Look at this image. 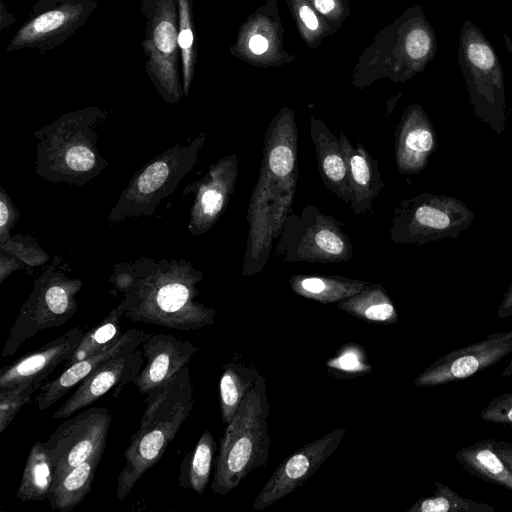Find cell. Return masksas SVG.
<instances>
[{
	"mask_svg": "<svg viewBox=\"0 0 512 512\" xmlns=\"http://www.w3.org/2000/svg\"><path fill=\"white\" fill-rule=\"evenodd\" d=\"M134 277L122 293L124 317L176 330H197L214 323L217 311L198 302L203 272L186 259L139 258Z\"/></svg>",
	"mask_w": 512,
	"mask_h": 512,
	"instance_id": "cell-1",
	"label": "cell"
},
{
	"mask_svg": "<svg viewBox=\"0 0 512 512\" xmlns=\"http://www.w3.org/2000/svg\"><path fill=\"white\" fill-rule=\"evenodd\" d=\"M107 116L99 107H86L35 131L37 175L50 183L83 186L101 174L108 162L97 146L98 126Z\"/></svg>",
	"mask_w": 512,
	"mask_h": 512,
	"instance_id": "cell-2",
	"label": "cell"
},
{
	"mask_svg": "<svg viewBox=\"0 0 512 512\" xmlns=\"http://www.w3.org/2000/svg\"><path fill=\"white\" fill-rule=\"evenodd\" d=\"M193 407V384L189 365L171 380L147 394L140 426L132 435L117 478L116 496H128L141 476L163 456Z\"/></svg>",
	"mask_w": 512,
	"mask_h": 512,
	"instance_id": "cell-3",
	"label": "cell"
},
{
	"mask_svg": "<svg viewBox=\"0 0 512 512\" xmlns=\"http://www.w3.org/2000/svg\"><path fill=\"white\" fill-rule=\"evenodd\" d=\"M269 412L266 381L259 374L226 426L215 463L213 492L226 495L255 469L266 466L270 445Z\"/></svg>",
	"mask_w": 512,
	"mask_h": 512,
	"instance_id": "cell-4",
	"label": "cell"
},
{
	"mask_svg": "<svg viewBox=\"0 0 512 512\" xmlns=\"http://www.w3.org/2000/svg\"><path fill=\"white\" fill-rule=\"evenodd\" d=\"M68 261L55 255L45 270L34 280L32 291L20 308L2 357L13 355L38 332L66 323L77 311L76 295L83 281L71 278Z\"/></svg>",
	"mask_w": 512,
	"mask_h": 512,
	"instance_id": "cell-5",
	"label": "cell"
},
{
	"mask_svg": "<svg viewBox=\"0 0 512 512\" xmlns=\"http://www.w3.org/2000/svg\"><path fill=\"white\" fill-rule=\"evenodd\" d=\"M207 137V133L201 132L190 143L168 148L136 171L111 209L108 221L119 223L154 214L160 202L192 170Z\"/></svg>",
	"mask_w": 512,
	"mask_h": 512,
	"instance_id": "cell-6",
	"label": "cell"
},
{
	"mask_svg": "<svg viewBox=\"0 0 512 512\" xmlns=\"http://www.w3.org/2000/svg\"><path fill=\"white\" fill-rule=\"evenodd\" d=\"M457 57L474 114L501 134L507 119L503 68L490 41L469 19L461 27Z\"/></svg>",
	"mask_w": 512,
	"mask_h": 512,
	"instance_id": "cell-7",
	"label": "cell"
},
{
	"mask_svg": "<svg viewBox=\"0 0 512 512\" xmlns=\"http://www.w3.org/2000/svg\"><path fill=\"white\" fill-rule=\"evenodd\" d=\"M344 224L314 205L284 220L275 257L284 262L340 263L353 256V245Z\"/></svg>",
	"mask_w": 512,
	"mask_h": 512,
	"instance_id": "cell-8",
	"label": "cell"
},
{
	"mask_svg": "<svg viewBox=\"0 0 512 512\" xmlns=\"http://www.w3.org/2000/svg\"><path fill=\"white\" fill-rule=\"evenodd\" d=\"M474 217V212L455 197L421 193L402 200L395 208L388 236L394 243L415 245L456 238Z\"/></svg>",
	"mask_w": 512,
	"mask_h": 512,
	"instance_id": "cell-9",
	"label": "cell"
},
{
	"mask_svg": "<svg viewBox=\"0 0 512 512\" xmlns=\"http://www.w3.org/2000/svg\"><path fill=\"white\" fill-rule=\"evenodd\" d=\"M145 39L142 42L147 74L167 104L180 101L178 10L176 0H149Z\"/></svg>",
	"mask_w": 512,
	"mask_h": 512,
	"instance_id": "cell-10",
	"label": "cell"
},
{
	"mask_svg": "<svg viewBox=\"0 0 512 512\" xmlns=\"http://www.w3.org/2000/svg\"><path fill=\"white\" fill-rule=\"evenodd\" d=\"M112 414L106 407H90L62 422L44 442L54 479L67 470L103 454ZM54 481V480H53Z\"/></svg>",
	"mask_w": 512,
	"mask_h": 512,
	"instance_id": "cell-11",
	"label": "cell"
},
{
	"mask_svg": "<svg viewBox=\"0 0 512 512\" xmlns=\"http://www.w3.org/2000/svg\"><path fill=\"white\" fill-rule=\"evenodd\" d=\"M297 154L298 128L293 112L282 110L266 130L257 183L276 197L295 194Z\"/></svg>",
	"mask_w": 512,
	"mask_h": 512,
	"instance_id": "cell-12",
	"label": "cell"
},
{
	"mask_svg": "<svg viewBox=\"0 0 512 512\" xmlns=\"http://www.w3.org/2000/svg\"><path fill=\"white\" fill-rule=\"evenodd\" d=\"M512 353V330L495 332L479 342L441 356L413 380L417 387H434L474 376Z\"/></svg>",
	"mask_w": 512,
	"mask_h": 512,
	"instance_id": "cell-13",
	"label": "cell"
},
{
	"mask_svg": "<svg viewBox=\"0 0 512 512\" xmlns=\"http://www.w3.org/2000/svg\"><path fill=\"white\" fill-rule=\"evenodd\" d=\"M345 434L339 427L285 458L258 493L253 509L263 510L301 487L338 448Z\"/></svg>",
	"mask_w": 512,
	"mask_h": 512,
	"instance_id": "cell-14",
	"label": "cell"
},
{
	"mask_svg": "<svg viewBox=\"0 0 512 512\" xmlns=\"http://www.w3.org/2000/svg\"><path fill=\"white\" fill-rule=\"evenodd\" d=\"M238 177V157L231 154L210 165L198 181L186 186L185 194L194 192L188 231L200 236L214 227L226 210Z\"/></svg>",
	"mask_w": 512,
	"mask_h": 512,
	"instance_id": "cell-15",
	"label": "cell"
},
{
	"mask_svg": "<svg viewBox=\"0 0 512 512\" xmlns=\"http://www.w3.org/2000/svg\"><path fill=\"white\" fill-rule=\"evenodd\" d=\"M94 0H68L27 21L14 34L7 51L33 48L52 49L65 42L96 8Z\"/></svg>",
	"mask_w": 512,
	"mask_h": 512,
	"instance_id": "cell-16",
	"label": "cell"
},
{
	"mask_svg": "<svg viewBox=\"0 0 512 512\" xmlns=\"http://www.w3.org/2000/svg\"><path fill=\"white\" fill-rule=\"evenodd\" d=\"M143 352L137 348L122 352L93 370L83 379L74 393L52 415V419L72 416L115 387L114 397L134 382L144 365Z\"/></svg>",
	"mask_w": 512,
	"mask_h": 512,
	"instance_id": "cell-17",
	"label": "cell"
},
{
	"mask_svg": "<svg viewBox=\"0 0 512 512\" xmlns=\"http://www.w3.org/2000/svg\"><path fill=\"white\" fill-rule=\"evenodd\" d=\"M141 347L146 363L133 383L142 395L171 380L198 350L190 341L164 333L149 334Z\"/></svg>",
	"mask_w": 512,
	"mask_h": 512,
	"instance_id": "cell-18",
	"label": "cell"
},
{
	"mask_svg": "<svg viewBox=\"0 0 512 512\" xmlns=\"http://www.w3.org/2000/svg\"><path fill=\"white\" fill-rule=\"evenodd\" d=\"M83 336L84 331L75 326L5 366L0 371V389L27 382L42 386L59 365L65 364L72 357Z\"/></svg>",
	"mask_w": 512,
	"mask_h": 512,
	"instance_id": "cell-19",
	"label": "cell"
},
{
	"mask_svg": "<svg viewBox=\"0 0 512 512\" xmlns=\"http://www.w3.org/2000/svg\"><path fill=\"white\" fill-rule=\"evenodd\" d=\"M437 147L435 129L424 109L412 105L403 113L395 131V161L401 174L426 168Z\"/></svg>",
	"mask_w": 512,
	"mask_h": 512,
	"instance_id": "cell-20",
	"label": "cell"
},
{
	"mask_svg": "<svg viewBox=\"0 0 512 512\" xmlns=\"http://www.w3.org/2000/svg\"><path fill=\"white\" fill-rule=\"evenodd\" d=\"M148 335L143 330L130 329L114 344L67 367L59 376L40 387L34 399L38 409L43 411L51 407L104 362L122 352L139 348Z\"/></svg>",
	"mask_w": 512,
	"mask_h": 512,
	"instance_id": "cell-21",
	"label": "cell"
},
{
	"mask_svg": "<svg viewBox=\"0 0 512 512\" xmlns=\"http://www.w3.org/2000/svg\"><path fill=\"white\" fill-rule=\"evenodd\" d=\"M455 458L471 476L512 492V442L481 439L461 448Z\"/></svg>",
	"mask_w": 512,
	"mask_h": 512,
	"instance_id": "cell-22",
	"label": "cell"
},
{
	"mask_svg": "<svg viewBox=\"0 0 512 512\" xmlns=\"http://www.w3.org/2000/svg\"><path fill=\"white\" fill-rule=\"evenodd\" d=\"M339 139L348 171L350 206L355 214H365L384 187L379 163L362 144L353 146L344 132Z\"/></svg>",
	"mask_w": 512,
	"mask_h": 512,
	"instance_id": "cell-23",
	"label": "cell"
},
{
	"mask_svg": "<svg viewBox=\"0 0 512 512\" xmlns=\"http://www.w3.org/2000/svg\"><path fill=\"white\" fill-rule=\"evenodd\" d=\"M310 136L323 184L344 203L350 204V184L340 139L323 121L315 117L310 120Z\"/></svg>",
	"mask_w": 512,
	"mask_h": 512,
	"instance_id": "cell-24",
	"label": "cell"
},
{
	"mask_svg": "<svg viewBox=\"0 0 512 512\" xmlns=\"http://www.w3.org/2000/svg\"><path fill=\"white\" fill-rule=\"evenodd\" d=\"M103 454H96L54 479L47 499L54 510L69 512L90 492Z\"/></svg>",
	"mask_w": 512,
	"mask_h": 512,
	"instance_id": "cell-25",
	"label": "cell"
},
{
	"mask_svg": "<svg viewBox=\"0 0 512 512\" xmlns=\"http://www.w3.org/2000/svg\"><path fill=\"white\" fill-rule=\"evenodd\" d=\"M367 284V281L334 275H293L289 278L290 288L295 294L322 304H337Z\"/></svg>",
	"mask_w": 512,
	"mask_h": 512,
	"instance_id": "cell-26",
	"label": "cell"
},
{
	"mask_svg": "<svg viewBox=\"0 0 512 512\" xmlns=\"http://www.w3.org/2000/svg\"><path fill=\"white\" fill-rule=\"evenodd\" d=\"M337 308L371 323L393 324L399 319L391 298L377 283H368L358 293L339 301Z\"/></svg>",
	"mask_w": 512,
	"mask_h": 512,
	"instance_id": "cell-27",
	"label": "cell"
},
{
	"mask_svg": "<svg viewBox=\"0 0 512 512\" xmlns=\"http://www.w3.org/2000/svg\"><path fill=\"white\" fill-rule=\"evenodd\" d=\"M258 376L259 371L250 362L233 360L223 365V373L219 381V397L224 424L227 425L233 419Z\"/></svg>",
	"mask_w": 512,
	"mask_h": 512,
	"instance_id": "cell-28",
	"label": "cell"
},
{
	"mask_svg": "<svg viewBox=\"0 0 512 512\" xmlns=\"http://www.w3.org/2000/svg\"><path fill=\"white\" fill-rule=\"evenodd\" d=\"M53 480V466L45 444L36 441L28 454L16 496L22 501L47 499Z\"/></svg>",
	"mask_w": 512,
	"mask_h": 512,
	"instance_id": "cell-29",
	"label": "cell"
},
{
	"mask_svg": "<svg viewBox=\"0 0 512 512\" xmlns=\"http://www.w3.org/2000/svg\"><path fill=\"white\" fill-rule=\"evenodd\" d=\"M216 445L209 430H205L194 449L182 460L179 485L203 494L211 474Z\"/></svg>",
	"mask_w": 512,
	"mask_h": 512,
	"instance_id": "cell-30",
	"label": "cell"
},
{
	"mask_svg": "<svg viewBox=\"0 0 512 512\" xmlns=\"http://www.w3.org/2000/svg\"><path fill=\"white\" fill-rule=\"evenodd\" d=\"M123 316L120 305L111 310L98 325L84 334L64 368L114 344L122 335L120 321Z\"/></svg>",
	"mask_w": 512,
	"mask_h": 512,
	"instance_id": "cell-31",
	"label": "cell"
},
{
	"mask_svg": "<svg viewBox=\"0 0 512 512\" xmlns=\"http://www.w3.org/2000/svg\"><path fill=\"white\" fill-rule=\"evenodd\" d=\"M435 491L412 504L407 512H495L486 503L476 502L455 492L452 488L435 481Z\"/></svg>",
	"mask_w": 512,
	"mask_h": 512,
	"instance_id": "cell-32",
	"label": "cell"
},
{
	"mask_svg": "<svg viewBox=\"0 0 512 512\" xmlns=\"http://www.w3.org/2000/svg\"><path fill=\"white\" fill-rule=\"evenodd\" d=\"M178 10V43L181 53L182 86L187 97L192 84L195 59L192 0H176Z\"/></svg>",
	"mask_w": 512,
	"mask_h": 512,
	"instance_id": "cell-33",
	"label": "cell"
},
{
	"mask_svg": "<svg viewBox=\"0 0 512 512\" xmlns=\"http://www.w3.org/2000/svg\"><path fill=\"white\" fill-rule=\"evenodd\" d=\"M40 387L39 384L27 382L0 389V433L11 424L18 411Z\"/></svg>",
	"mask_w": 512,
	"mask_h": 512,
	"instance_id": "cell-34",
	"label": "cell"
},
{
	"mask_svg": "<svg viewBox=\"0 0 512 512\" xmlns=\"http://www.w3.org/2000/svg\"><path fill=\"white\" fill-rule=\"evenodd\" d=\"M329 370L343 375L356 376L371 371L367 361L366 351L357 343H347L330 358L327 363Z\"/></svg>",
	"mask_w": 512,
	"mask_h": 512,
	"instance_id": "cell-35",
	"label": "cell"
},
{
	"mask_svg": "<svg viewBox=\"0 0 512 512\" xmlns=\"http://www.w3.org/2000/svg\"><path fill=\"white\" fill-rule=\"evenodd\" d=\"M0 248L18 257L31 269L50 260V256L38 241L30 235L17 234L11 236L4 243H0Z\"/></svg>",
	"mask_w": 512,
	"mask_h": 512,
	"instance_id": "cell-36",
	"label": "cell"
},
{
	"mask_svg": "<svg viewBox=\"0 0 512 512\" xmlns=\"http://www.w3.org/2000/svg\"><path fill=\"white\" fill-rule=\"evenodd\" d=\"M480 419L492 424L512 426V392L494 397L481 410Z\"/></svg>",
	"mask_w": 512,
	"mask_h": 512,
	"instance_id": "cell-37",
	"label": "cell"
},
{
	"mask_svg": "<svg viewBox=\"0 0 512 512\" xmlns=\"http://www.w3.org/2000/svg\"><path fill=\"white\" fill-rule=\"evenodd\" d=\"M20 212L10 196L0 186V243L11 237V230L16 225Z\"/></svg>",
	"mask_w": 512,
	"mask_h": 512,
	"instance_id": "cell-38",
	"label": "cell"
},
{
	"mask_svg": "<svg viewBox=\"0 0 512 512\" xmlns=\"http://www.w3.org/2000/svg\"><path fill=\"white\" fill-rule=\"evenodd\" d=\"M26 267L18 257L0 248V283H3L13 272Z\"/></svg>",
	"mask_w": 512,
	"mask_h": 512,
	"instance_id": "cell-39",
	"label": "cell"
},
{
	"mask_svg": "<svg viewBox=\"0 0 512 512\" xmlns=\"http://www.w3.org/2000/svg\"><path fill=\"white\" fill-rule=\"evenodd\" d=\"M497 316L500 319L512 316V283L505 292L502 301L497 308Z\"/></svg>",
	"mask_w": 512,
	"mask_h": 512,
	"instance_id": "cell-40",
	"label": "cell"
},
{
	"mask_svg": "<svg viewBox=\"0 0 512 512\" xmlns=\"http://www.w3.org/2000/svg\"><path fill=\"white\" fill-rule=\"evenodd\" d=\"M299 15L304 24L311 30H315L318 27V19L314 12L308 7L303 6L299 10Z\"/></svg>",
	"mask_w": 512,
	"mask_h": 512,
	"instance_id": "cell-41",
	"label": "cell"
},
{
	"mask_svg": "<svg viewBox=\"0 0 512 512\" xmlns=\"http://www.w3.org/2000/svg\"><path fill=\"white\" fill-rule=\"evenodd\" d=\"M249 47L254 54H262L268 49V41L261 35H254L250 42Z\"/></svg>",
	"mask_w": 512,
	"mask_h": 512,
	"instance_id": "cell-42",
	"label": "cell"
},
{
	"mask_svg": "<svg viewBox=\"0 0 512 512\" xmlns=\"http://www.w3.org/2000/svg\"><path fill=\"white\" fill-rule=\"evenodd\" d=\"M315 7L323 14L329 13L335 6L334 0H315Z\"/></svg>",
	"mask_w": 512,
	"mask_h": 512,
	"instance_id": "cell-43",
	"label": "cell"
},
{
	"mask_svg": "<svg viewBox=\"0 0 512 512\" xmlns=\"http://www.w3.org/2000/svg\"><path fill=\"white\" fill-rule=\"evenodd\" d=\"M501 375L504 378H512V358L509 361V363L507 364V366L504 368V370L502 371Z\"/></svg>",
	"mask_w": 512,
	"mask_h": 512,
	"instance_id": "cell-44",
	"label": "cell"
},
{
	"mask_svg": "<svg viewBox=\"0 0 512 512\" xmlns=\"http://www.w3.org/2000/svg\"><path fill=\"white\" fill-rule=\"evenodd\" d=\"M56 1H61V2H64V1H68V0H56Z\"/></svg>",
	"mask_w": 512,
	"mask_h": 512,
	"instance_id": "cell-45",
	"label": "cell"
}]
</instances>
